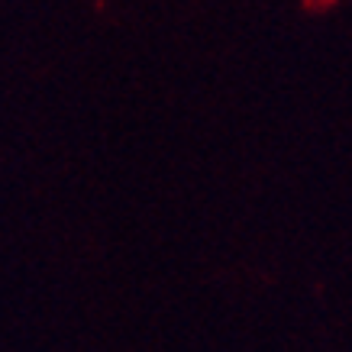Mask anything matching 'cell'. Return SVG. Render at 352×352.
<instances>
[{
  "label": "cell",
  "instance_id": "6da1fadb",
  "mask_svg": "<svg viewBox=\"0 0 352 352\" xmlns=\"http://www.w3.org/2000/svg\"><path fill=\"white\" fill-rule=\"evenodd\" d=\"M336 0H304V10H310V13H320V10H330Z\"/></svg>",
  "mask_w": 352,
  "mask_h": 352
}]
</instances>
